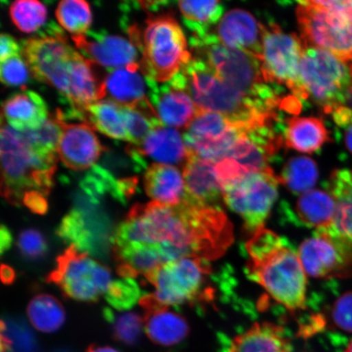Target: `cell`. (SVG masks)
<instances>
[{"label": "cell", "instance_id": "6da1fadb", "mask_svg": "<svg viewBox=\"0 0 352 352\" xmlns=\"http://www.w3.org/2000/svg\"><path fill=\"white\" fill-rule=\"evenodd\" d=\"M232 241V223L221 209L186 199L177 206H134L113 236V246H157L164 263L186 257L214 261Z\"/></svg>", "mask_w": 352, "mask_h": 352}, {"label": "cell", "instance_id": "7a4b0ae2", "mask_svg": "<svg viewBox=\"0 0 352 352\" xmlns=\"http://www.w3.org/2000/svg\"><path fill=\"white\" fill-rule=\"evenodd\" d=\"M21 52L33 76L56 88L78 111L107 96L104 81L94 70L96 64L69 45L55 22L38 37L22 41Z\"/></svg>", "mask_w": 352, "mask_h": 352}, {"label": "cell", "instance_id": "3957f363", "mask_svg": "<svg viewBox=\"0 0 352 352\" xmlns=\"http://www.w3.org/2000/svg\"><path fill=\"white\" fill-rule=\"evenodd\" d=\"M248 275L290 311L305 309L307 276L296 250L274 232L262 228L245 245Z\"/></svg>", "mask_w": 352, "mask_h": 352}, {"label": "cell", "instance_id": "277c9868", "mask_svg": "<svg viewBox=\"0 0 352 352\" xmlns=\"http://www.w3.org/2000/svg\"><path fill=\"white\" fill-rule=\"evenodd\" d=\"M182 85L199 111L223 114L249 129L275 124L280 117L220 78L204 60L195 57L178 73Z\"/></svg>", "mask_w": 352, "mask_h": 352}, {"label": "cell", "instance_id": "5b68a950", "mask_svg": "<svg viewBox=\"0 0 352 352\" xmlns=\"http://www.w3.org/2000/svg\"><path fill=\"white\" fill-rule=\"evenodd\" d=\"M1 192L11 204H22L30 192L50 193L56 169V154L36 151L20 131L2 121L0 135Z\"/></svg>", "mask_w": 352, "mask_h": 352}, {"label": "cell", "instance_id": "8992f818", "mask_svg": "<svg viewBox=\"0 0 352 352\" xmlns=\"http://www.w3.org/2000/svg\"><path fill=\"white\" fill-rule=\"evenodd\" d=\"M190 44L197 57L208 63L227 85L272 111L280 109L283 89L267 82L257 57L223 45L211 32L202 37L192 36Z\"/></svg>", "mask_w": 352, "mask_h": 352}, {"label": "cell", "instance_id": "52a82bcc", "mask_svg": "<svg viewBox=\"0 0 352 352\" xmlns=\"http://www.w3.org/2000/svg\"><path fill=\"white\" fill-rule=\"evenodd\" d=\"M131 42L142 52L140 69L145 77L168 82L192 59L186 35L169 13H149L144 29L127 26Z\"/></svg>", "mask_w": 352, "mask_h": 352}, {"label": "cell", "instance_id": "ba28073f", "mask_svg": "<svg viewBox=\"0 0 352 352\" xmlns=\"http://www.w3.org/2000/svg\"><path fill=\"white\" fill-rule=\"evenodd\" d=\"M296 16L305 46L352 60V0L300 1Z\"/></svg>", "mask_w": 352, "mask_h": 352}, {"label": "cell", "instance_id": "9c48e42d", "mask_svg": "<svg viewBox=\"0 0 352 352\" xmlns=\"http://www.w3.org/2000/svg\"><path fill=\"white\" fill-rule=\"evenodd\" d=\"M302 100L311 99L330 114L352 96V61L320 48L305 46L299 68Z\"/></svg>", "mask_w": 352, "mask_h": 352}, {"label": "cell", "instance_id": "30bf717a", "mask_svg": "<svg viewBox=\"0 0 352 352\" xmlns=\"http://www.w3.org/2000/svg\"><path fill=\"white\" fill-rule=\"evenodd\" d=\"M210 274V263L198 258H182L162 264L145 276L154 287L151 296L165 307L209 300L212 294L204 289Z\"/></svg>", "mask_w": 352, "mask_h": 352}, {"label": "cell", "instance_id": "8fae6325", "mask_svg": "<svg viewBox=\"0 0 352 352\" xmlns=\"http://www.w3.org/2000/svg\"><path fill=\"white\" fill-rule=\"evenodd\" d=\"M279 183L271 167L252 171L223 188V201L240 215L245 230L254 234L264 228L278 197Z\"/></svg>", "mask_w": 352, "mask_h": 352}, {"label": "cell", "instance_id": "7c38bea8", "mask_svg": "<svg viewBox=\"0 0 352 352\" xmlns=\"http://www.w3.org/2000/svg\"><path fill=\"white\" fill-rule=\"evenodd\" d=\"M47 281L58 285L66 296L85 302L98 301L113 283L107 267L74 246L57 258Z\"/></svg>", "mask_w": 352, "mask_h": 352}, {"label": "cell", "instance_id": "4fadbf2b", "mask_svg": "<svg viewBox=\"0 0 352 352\" xmlns=\"http://www.w3.org/2000/svg\"><path fill=\"white\" fill-rule=\"evenodd\" d=\"M305 43L296 34L283 32L279 25H263L261 66L267 82L288 87L302 102L299 68Z\"/></svg>", "mask_w": 352, "mask_h": 352}, {"label": "cell", "instance_id": "5bb4252c", "mask_svg": "<svg viewBox=\"0 0 352 352\" xmlns=\"http://www.w3.org/2000/svg\"><path fill=\"white\" fill-rule=\"evenodd\" d=\"M249 130L221 113L199 111L183 136L189 153L217 164L227 157L233 145Z\"/></svg>", "mask_w": 352, "mask_h": 352}, {"label": "cell", "instance_id": "9a60e30c", "mask_svg": "<svg viewBox=\"0 0 352 352\" xmlns=\"http://www.w3.org/2000/svg\"><path fill=\"white\" fill-rule=\"evenodd\" d=\"M298 256L306 274L316 278L352 276V245L328 227L303 241Z\"/></svg>", "mask_w": 352, "mask_h": 352}, {"label": "cell", "instance_id": "2e32d148", "mask_svg": "<svg viewBox=\"0 0 352 352\" xmlns=\"http://www.w3.org/2000/svg\"><path fill=\"white\" fill-rule=\"evenodd\" d=\"M104 217L86 205L77 206L61 221L57 234L79 252L89 254L104 252L109 239Z\"/></svg>", "mask_w": 352, "mask_h": 352}, {"label": "cell", "instance_id": "e0dca14e", "mask_svg": "<svg viewBox=\"0 0 352 352\" xmlns=\"http://www.w3.org/2000/svg\"><path fill=\"white\" fill-rule=\"evenodd\" d=\"M148 99L162 125L170 129H187L199 109L189 96L177 74L162 85L147 78Z\"/></svg>", "mask_w": 352, "mask_h": 352}, {"label": "cell", "instance_id": "ac0fdd59", "mask_svg": "<svg viewBox=\"0 0 352 352\" xmlns=\"http://www.w3.org/2000/svg\"><path fill=\"white\" fill-rule=\"evenodd\" d=\"M60 129L57 155L63 164L74 170L94 166L104 148L87 123H68L56 116Z\"/></svg>", "mask_w": 352, "mask_h": 352}, {"label": "cell", "instance_id": "d6986e66", "mask_svg": "<svg viewBox=\"0 0 352 352\" xmlns=\"http://www.w3.org/2000/svg\"><path fill=\"white\" fill-rule=\"evenodd\" d=\"M72 39L82 56L109 70L139 63L138 48L131 41L121 36L104 32H88L74 35Z\"/></svg>", "mask_w": 352, "mask_h": 352}, {"label": "cell", "instance_id": "ffe728a7", "mask_svg": "<svg viewBox=\"0 0 352 352\" xmlns=\"http://www.w3.org/2000/svg\"><path fill=\"white\" fill-rule=\"evenodd\" d=\"M136 164L144 166V158L153 164L184 167L189 157V152L179 132L164 125L153 129L144 142L132 144L127 148Z\"/></svg>", "mask_w": 352, "mask_h": 352}, {"label": "cell", "instance_id": "44dd1931", "mask_svg": "<svg viewBox=\"0 0 352 352\" xmlns=\"http://www.w3.org/2000/svg\"><path fill=\"white\" fill-rule=\"evenodd\" d=\"M215 35L223 45L261 60L263 25L252 13L240 8L227 12L219 21Z\"/></svg>", "mask_w": 352, "mask_h": 352}, {"label": "cell", "instance_id": "7402d4cb", "mask_svg": "<svg viewBox=\"0 0 352 352\" xmlns=\"http://www.w3.org/2000/svg\"><path fill=\"white\" fill-rule=\"evenodd\" d=\"M140 305L144 311V331L155 344L174 346L188 336L189 327L186 318L170 311L168 307L160 305L151 294H144Z\"/></svg>", "mask_w": 352, "mask_h": 352}, {"label": "cell", "instance_id": "603a6c76", "mask_svg": "<svg viewBox=\"0 0 352 352\" xmlns=\"http://www.w3.org/2000/svg\"><path fill=\"white\" fill-rule=\"evenodd\" d=\"M183 174L186 182V199L198 204L215 206V202L223 197V188L214 162L189 153L186 164L183 167Z\"/></svg>", "mask_w": 352, "mask_h": 352}, {"label": "cell", "instance_id": "cb8c5ba5", "mask_svg": "<svg viewBox=\"0 0 352 352\" xmlns=\"http://www.w3.org/2000/svg\"><path fill=\"white\" fill-rule=\"evenodd\" d=\"M48 118L45 101L32 91L13 95L3 103L2 120L17 131L41 129Z\"/></svg>", "mask_w": 352, "mask_h": 352}, {"label": "cell", "instance_id": "d4e9b609", "mask_svg": "<svg viewBox=\"0 0 352 352\" xmlns=\"http://www.w3.org/2000/svg\"><path fill=\"white\" fill-rule=\"evenodd\" d=\"M105 95L125 107H132L148 98L147 78L139 63L109 70L104 78Z\"/></svg>", "mask_w": 352, "mask_h": 352}, {"label": "cell", "instance_id": "484cf974", "mask_svg": "<svg viewBox=\"0 0 352 352\" xmlns=\"http://www.w3.org/2000/svg\"><path fill=\"white\" fill-rule=\"evenodd\" d=\"M144 184L145 192L157 204L177 206L186 199V182L178 167L152 164L145 170Z\"/></svg>", "mask_w": 352, "mask_h": 352}, {"label": "cell", "instance_id": "4316f807", "mask_svg": "<svg viewBox=\"0 0 352 352\" xmlns=\"http://www.w3.org/2000/svg\"><path fill=\"white\" fill-rule=\"evenodd\" d=\"M284 145L300 153H314L330 140L329 131L320 118H288L283 123Z\"/></svg>", "mask_w": 352, "mask_h": 352}, {"label": "cell", "instance_id": "83f0119b", "mask_svg": "<svg viewBox=\"0 0 352 352\" xmlns=\"http://www.w3.org/2000/svg\"><path fill=\"white\" fill-rule=\"evenodd\" d=\"M226 352H292V346L283 328L263 322L233 338Z\"/></svg>", "mask_w": 352, "mask_h": 352}, {"label": "cell", "instance_id": "f1b7e54d", "mask_svg": "<svg viewBox=\"0 0 352 352\" xmlns=\"http://www.w3.org/2000/svg\"><path fill=\"white\" fill-rule=\"evenodd\" d=\"M117 272L122 278L139 275L147 276L164 264L160 249L156 245L127 244L113 246Z\"/></svg>", "mask_w": 352, "mask_h": 352}, {"label": "cell", "instance_id": "f546056e", "mask_svg": "<svg viewBox=\"0 0 352 352\" xmlns=\"http://www.w3.org/2000/svg\"><path fill=\"white\" fill-rule=\"evenodd\" d=\"M85 122L110 138L129 142L124 107L110 99H103L83 109Z\"/></svg>", "mask_w": 352, "mask_h": 352}, {"label": "cell", "instance_id": "4dcf8cb0", "mask_svg": "<svg viewBox=\"0 0 352 352\" xmlns=\"http://www.w3.org/2000/svg\"><path fill=\"white\" fill-rule=\"evenodd\" d=\"M336 206V201L329 192L312 189L298 198L294 212L302 226L318 230L332 223Z\"/></svg>", "mask_w": 352, "mask_h": 352}, {"label": "cell", "instance_id": "1f68e13d", "mask_svg": "<svg viewBox=\"0 0 352 352\" xmlns=\"http://www.w3.org/2000/svg\"><path fill=\"white\" fill-rule=\"evenodd\" d=\"M178 6L184 25L195 37L210 33L223 19L224 7L219 1H180Z\"/></svg>", "mask_w": 352, "mask_h": 352}, {"label": "cell", "instance_id": "d6a6232c", "mask_svg": "<svg viewBox=\"0 0 352 352\" xmlns=\"http://www.w3.org/2000/svg\"><path fill=\"white\" fill-rule=\"evenodd\" d=\"M28 315L33 327L43 333H54L65 320L63 306L50 294H39L29 303Z\"/></svg>", "mask_w": 352, "mask_h": 352}, {"label": "cell", "instance_id": "836d02e7", "mask_svg": "<svg viewBox=\"0 0 352 352\" xmlns=\"http://www.w3.org/2000/svg\"><path fill=\"white\" fill-rule=\"evenodd\" d=\"M318 177V167L315 161L307 157H297L286 162L279 180L289 191L305 195L312 190Z\"/></svg>", "mask_w": 352, "mask_h": 352}, {"label": "cell", "instance_id": "e575fe53", "mask_svg": "<svg viewBox=\"0 0 352 352\" xmlns=\"http://www.w3.org/2000/svg\"><path fill=\"white\" fill-rule=\"evenodd\" d=\"M124 114L129 142L133 145L142 144L153 129L162 125L148 98L134 107H124Z\"/></svg>", "mask_w": 352, "mask_h": 352}, {"label": "cell", "instance_id": "d590c367", "mask_svg": "<svg viewBox=\"0 0 352 352\" xmlns=\"http://www.w3.org/2000/svg\"><path fill=\"white\" fill-rule=\"evenodd\" d=\"M59 23L74 35L85 34L89 32L91 12L89 4L82 0H64L56 10Z\"/></svg>", "mask_w": 352, "mask_h": 352}, {"label": "cell", "instance_id": "8d00e7d4", "mask_svg": "<svg viewBox=\"0 0 352 352\" xmlns=\"http://www.w3.org/2000/svg\"><path fill=\"white\" fill-rule=\"evenodd\" d=\"M11 19L21 32H37L45 24L47 8L35 0H17L10 8Z\"/></svg>", "mask_w": 352, "mask_h": 352}, {"label": "cell", "instance_id": "74e56055", "mask_svg": "<svg viewBox=\"0 0 352 352\" xmlns=\"http://www.w3.org/2000/svg\"><path fill=\"white\" fill-rule=\"evenodd\" d=\"M104 316L113 325V333L116 340L126 345L138 343L144 329V318L135 312H124L116 315L110 309L104 310Z\"/></svg>", "mask_w": 352, "mask_h": 352}, {"label": "cell", "instance_id": "f35d334b", "mask_svg": "<svg viewBox=\"0 0 352 352\" xmlns=\"http://www.w3.org/2000/svg\"><path fill=\"white\" fill-rule=\"evenodd\" d=\"M104 297L110 305L122 311L129 309L143 296L142 290L133 279L122 278L113 281Z\"/></svg>", "mask_w": 352, "mask_h": 352}, {"label": "cell", "instance_id": "ab89813d", "mask_svg": "<svg viewBox=\"0 0 352 352\" xmlns=\"http://www.w3.org/2000/svg\"><path fill=\"white\" fill-rule=\"evenodd\" d=\"M29 70L28 64L21 54L13 56L1 61L0 78L3 85L24 88L29 80Z\"/></svg>", "mask_w": 352, "mask_h": 352}, {"label": "cell", "instance_id": "60d3db41", "mask_svg": "<svg viewBox=\"0 0 352 352\" xmlns=\"http://www.w3.org/2000/svg\"><path fill=\"white\" fill-rule=\"evenodd\" d=\"M328 188L336 202H342L352 206V170L333 171L329 180Z\"/></svg>", "mask_w": 352, "mask_h": 352}, {"label": "cell", "instance_id": "b9f144b4", "mask_svg": "<svg viewBox=\"0 0 352 352\" xmlns=\"http://www.w3.org/2000/svg\"><path fill=\"white\" fill-rule=\"evenodd\" d=\"M19 248L21 254L29 259H38L47 252V244L41 232L28 230L19 236Z\"/></svg>", "mask_w": 352, "mask_h": 352}, {"label": "cell", "instance_id": "7bdbcfd3", "mask_svg": "<svg viewBox=\"0 0 352 352\" xmlns=\"http://www.w3.org/2000/svg\"><path fill=\"white\" fill-rule=\"evenodd\" d=\"M329 316L333 327L352 333V292L343 294L334 302Z\"/></svg>", "mask_w": 352, "mask_h": 352}, {"label": "cell", "instance_id": "ee69618b", "mask_svg": "<svg viewBox=\"0 0 352 352\" xmlns=\"http://www.w3.org/2000/svg\"><path fill=\"white\" fill-rule=\"evenodd\" d=\"M22 204L37 214H45L47 210L46 196L38 192H30L26 195Z\"/></svg>", "mask_w": 352, "mask_h": 352}, {"label": "cell", "instance_id": "f6af8a7d", "mask_svg": "<svg viewBox=\"0 0 352 352\" xmlns=\"http://www.w3.org/2000/svg\"><path fill=\"white\" fill-rule=\"evenodd\" d=\"M1 50H0V60H4L10 57L20 55L21 47L10 35L2 34L0 37Z\"/></svg>", "mask_w": 352, "mask_h": 352}, {"label": "cell", "instance_id": "bcb514c9", "mask_svg": "<svg viewBox=\"0 0 352 352\" xmlns=\"http://www.w3.org/2000/svg\"><path fill=\"white\" fill-rule=\"evenodd\" d=\"M0 241H1V253L4 252V250L10 249L11 248L12 237L11 232L8 230L6 227H1V232H0Z\"/></svg>", "mask_w": 352, "mask_h": 352}, {"label": "cell", "instance_id": "7dc6e473", "mask_svg": "<svg viewBox=\"0 0 352 352\" xmlns=\"http://www.w3.org/2000/svg\"><path fill=\"white\" fill-rule=\"evenodd\" d=\"M342 129H343V139H344L346 148L352 154V122Z\"/></svg>", "mask_w": 352, "mask_h": 352}, {"label": "cell", "instance_id": "c3c4849f", "mask_svg": "<svg viewBox=\"0 0 352 352\" xmlns=\"http://www.w3.org/2000/svg\"><path fill=\"white\" fill-rule=\"evenodd\" d=\"M14 272L10 267L3 266L2 267V279L3 283H11L13 279H14Z\"/></svg>", "mask_w": 352, "mask_h": 352}, {"label": "cell", "instance_id": "681fc988", "mask_svg": "<svg viewBox=\"0 0 352 352\" xmlns=\"http://www.w3.org/2000/svg\"><path fill=\"white\" fill-rule=\"evenodd\" d=\"M87 352H120L110 346H100L91 345L88 347Z\"/></svg>", "mask_w": 352, "mask_h": 352}, {"label": "cell", "instance_id": "f907efd6", "mask_svg": "<svg viewBox=\"0 0 352 352\" xmlns=\"http://www.w3.org/2000/svg\"><path fill=\"white\" fill-rule=\"evenodd\" d=\"M345 352H352V340L347 345Z\"/></svg>", "mask_w": 352, "mask_h": 352}, {"label": "cell", "instance_id": "816d5d0a", "mask_svg": "<svg viewBox=\"0 0 352 352\" xmlns=\"http://www.w3.org/2000/svg\"><path fill=\"white\" fill-rule=\"evenodd\" d=\"M349 103L351 105V109H352V96H351V98H350L349 101Z\"/></svg>", "mask_w": 352, "mask_h": 352}]
</instances>
